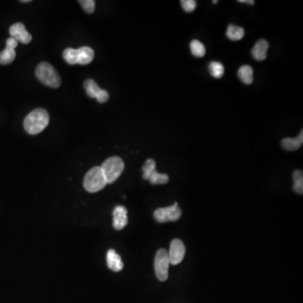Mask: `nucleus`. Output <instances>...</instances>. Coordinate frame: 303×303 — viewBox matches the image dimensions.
Segmentation results:
<instances>
[{
    "mask_svg": "<svg viewBox=\"0 0 303 303\" xmlns=\"http://www.w3.org/2000/svg\"><path fill=\"white\" fill-rule=\"evenodd\" d=\"M106 260H107L108 267L110 268V270L115 272L123 270L124 264L120 255H118L115 250H110L108 251Z\"/></svg>",
    "mask_w": 303,
    "mask_h": 303,
    "instance_id": "nucleus-12",
    "label": "nucleus"
},
{
    "mask_svg": "<svg viewBox=\"0 0 303 303\" xmlns=\"http://www.w3.org/2000/svg\"><path fill=\"white\" fill-rule=\"evenodd\" d=\"M154 170H156L155 161L152 159V158H149V159L146 161V163L143 166V178L148 180L149 176Z\"/></svg>",
    "mask_w": 303,
    "mask_h": 303,
    "instance_id": "nucleus-23",
    "label": "nucleus"
},
{
    "mask_svg": "<svg viewBox=\"0 0 303 303\" xmlns=\"http://www.w3.org/2000/svg\"><path fill=\"white\" fill-rule=\"evenodd\" d=\"M16 52L12 46H6V48L0 52V64L8 65L13 63L16 58Z\"/></svg>",
    "mask_w": 303,
    "mask_h": 303,
    "instance_id": "nucleus-16",
    "label": "nucleus"
},
{
    "mask_svg": "<svg viewBox=\"0 0 303 303\" xmlns=\"http://www.w3.org/2000/svg\"><path fill=\"white\" fill-rule=\"evenodd\" d=\"M37 79L46 86L58 88L61 85V78L54 67L48 63H41L36 69Z\"/></svg>",
    "mask_w": 303,
    "mask_h": 303,
    "instance_id": "nucleus-3",
    "label": "nucleus"
},
{
    "mask_svg": "<svg viewBox=\"0 0 303 303\" xmlns=\"http://www.w3.org/2000/svg\"><path fill=\"white\" fill-rule=\"evenodd\" d=\"M148 180L150 181L152 185H163L168 183L169 177L166 173H158L157 170H154L151 173Z\"/></svg>",
    "mask_w": 303,
    "mask_h": 303,
    "instance_id": "nucleus-18",
    "label": "nucleus"
},
{
    "mask_svg": "<svg viewBox=\"0 0 303 303\" xmlns=\"http://www.w3.org/2000/svg\"><path fill=\"white\" fill-rule=\"evenodd\" d=\"M227 36L231 41H239L245 36V30L239 26L229 25L227 27Z\"/></svg>",
    "mask_w": 303,
    "mask_h": 303,
    "instance_id": "nucleus-17",
    "label": "nucleus"
},
{
    "mask_svg": "<svg viewBox=\"0 0 303 303\" xmlns=\"http://www.w3.org/2000/svg\"><path fill=\"white\" fill-rule=\"evenodd\" d=\"M107 185V181L102 168L99 166L92 168L84 177V186L89 193H95L101 191Z\"/></svg>",
    "mask_w": 303,
    "mask_h": 303,
    "instance_id": "nucleus-2",
    "label": "nucleus"
},
{
    "mask_svg": "<svg viewBox=\"0 0 303 303\" xmlns=\"http://www.w3.org/2000/svg\"><path fill=\"white\" fill-rule=\"evenodd\" d=\"M303 143V133L300 132V134L295 138H284L281 141V146L286 151H295L300 148Z\"/></svg>",
    "mask_w": 303,
    "mask_h": 303,
    "instance_id": "nucleus-13",
    "label": "nucleus"
},
{
    "mask_svg": "<svg viewBox=\"0 0 303 303\" xmlns=\"http://www.w3.org/2000/svg\"><path fill=\"white\" fill-rule=\"evenodd\" d=\"M191 53L196 57H203L206 55V47L198 40H194L191 42Z\"/></svg>",
    "mask_w": 303,
    "mask_h": 303,
    "instance_id": "nucleus-19",
    "label": "nucleus"
},
{
    "mask_svg": "<svg viewBox=\"0 0 303 303\" xmlns=\"http://www.w3.org/2000/svg\"><path fill=\"white\" fill-rule=\"evenodd\" d=\"M186 254V247L184 243L179 239H173L170 244V249L168 252V257L170 264L178 265L182 262Z\"/></svg>",
    "mask_w": 303,
    "mask_h": 303,
    "instance_id": "nucleus-8",
    "label": "nucleus"
},
{
    "mask_svg": "<svg viewBox=\"0 0 303 303\" xmlns=\"http://www.w3.org/2000/svg\"><path fill=\"white\" fill-rule=\"evenodd\" d=\"M100 167L104 172L107 184H111L120 177L124 170L125 164L120 157H111L107 158Z\"/></svg>",
    "mask_w": 303,
    "mask_h": 303,
    "instance_id": "nucleus-4",
    "label": "nucleus"
},
{
    "mask_svg": "<svg viewBox=\"0 0 303 303\" xmlns=\"http://www.w3.org/2000/svg\"><path fill=\"white\" fill-rule=\"evenodd\" d=\"M180 3L186 12L191 13L196 10V1L195 0H181Z\"/></svg>",
    "mask_w": 303,
    "mask_h": 303,
    "instance_id": "nucleus-25",
    "label": "nucleus"
},
{
    "mask_svg": "<svg viewBox=\"0 0 303 303\" xmlns=\"http://www.w3.org/2000/svg\"><path fill=\"white\" fill-rule=\"evenodd\" d=\"M10 34L11 37L16 39V41L22 42L23 44H28L32 40V36L22 23L14 24L10 28Z\"/></svg>",
    "mask_w": 303,
    "mask_h": 303,
    "instance_id": "nucleus-9",
    "label": "nucleus"
},
{
    "mask_svg": "<svg viewBox=\"0 0 303 303\" xmlns=\"http://www.w3.org/2000/svg\"><path fill=\"white\" fill-rule=\"evenodd\" d=\"M128 210L123 206H117L113 211V227L122 230L128 225Z\"/></svg>",
    "mask_w": 303,
    "mask_h": 303,
    "instance_id": "nucleus-10",
    "label": "nucleus"
},
{
    "mask_svg": "<svg viewBox=\"0 0 303 303\" xmlns=\"http://www.w3.org/2000/svg\"><path fill=\"white\" fill-rule=\"evenodd\" d=\"M269 43L265 39H260L256 42L252 49V55L257 61H264L267 56Z\"/></svg>",
    "mask_w": 303,
    "mask_h": 303,
    "instance_id": "nucleus-11",
    "label": "nucleus"
},
{
    "mask_svg": "<svg viewBox=\"0 0 303 303\" xmlns=\"http://www.w3.org/2000/svg\"><path fill=\"white\" fill-rule=\"evenodd\" d=\"M293 180H294V186L293 188L295 192L298 194H302L303 192V173L302 171L296 169L293 172Z\"/></svg>",
    "mask_w": 303,
    "mask_h": 303,
    "instance_id": "nucleus-20",
    "label": "nucleus"
},
{
    "mask_svg": "<svg viewBox=\"0 0 303 303\" xmlns=\"http://www.w3.org/2000/svg\"><path fill=\"white\" fill-rule=\"evenodd\" d=\"M78 51V64L86 65L93 61L94 57V50L89 46H83L77 49Z\"/></svg>",
    "mask_w": 303,
    "mask_h": 303,
    "instance_id": "nucleus-14",
    "label": "nucleus"
},
{
    "mask_svg": "<svg viewBox=\"0 0 303 303\" xmlns=\"http://www.w3.org/2000/svg\"><path fill=\"white\" fill-rule=\"evenodd\" d=\"M209 72L215 79H221L224 74V67L221 63L212 62L209 64Z\"/></svg>",
    "mask_w": 303,
    "mask_h": 303,
    "instance_id": "nucleus-21",
    "label": "nucleus"
},
{
    "mask_svg": "<svg viewBox=\"0 0 303 303\" xmlns=\"http://www.w3.org/2000/svg\"><path fill=\"white\" fill-rule=\"evenodd\" d=\"M49 124V114L44 109L32 110L24 120V128L26 133L36 135L41 133Z\"/></svg>",
    "mask_w": 303,
    "mask_h": 303,
    "instance_id": "nucleus-1",
    "label": "nucleus"
},
{
    "mask_svg": "<svg viewBox=\"0 0 303 303\" xmlns=\"http://www.w3.org/2000/svg\"><path fill=\"white\" fill-rule=\"evenodd\" d=\"M181 210L178 207V202H175L170 207L158 208L154 212V218L158 222H175L181 217Z\"/></svg>",
    "mask_w": 303,
    "mask_h": 303,
    "instance_id": "nucleus-6",
    "label": "nucleus"
},
{
    "mask_svg": "<svg viewBox=\"0 0 303 303\" xmlns=\"http://www.w3.org/2000/svg\"><path fill=\"white\" fill-rule=\"evenodd\" d=\"M238 2L242 4H247V5H250V6H253L255 4L254 0H239Z\"/></svg>",
    "mask_w": 303,
    "mask_h": 303,
    "instance_id": "nucleus-26",
    "label": "nucleus"
},
{
    "mask_svg": "<svg viewBox=\"0 0 303 303\" xmlns=\"http://www.w3.org/2000/svg\"><path fill=\"white\" fill-rule=\"evenodd\" d=\"M237 75L244 84H251L254 82V70L249 65L241 67L238 69Z\"/></svg>",
    "mask_w": 303,
    "mask_h": 303,
    "instance_id": "nucleus-15",
    "label": "nucleus"
},
{
    "mask_svg": "<svg viewBox=\"0 0 303 303\" xmlns=\"http://www.w3.org/2000/svg\"><path fill=\"white\" fill-rule=\"evenodd\" d=\"M84 87L86 89L87 94L91 98H95L99 103H105L110 98L108 92L100 89L93 79H87L84 83Z\"/></svg>",
    "mask_w": 303,
    "mask_h": 303,
    "instance_id": "nucleus-7",
    "label": "nucleus"
},
{
    "mask_svg": "<svg viewBox=\"0 0 303 303\" xmlns=\"http://www.w3.org/2000/svg\"><path fill=\"white\" fill-rule=\"evenodd\" d=\"M64 58L68 64L74 65L78 64V51L77 49L67 48L64 51Z\"/></svg>",
    "mask_w": 303,
    "mask_h": 303,
    "instance_id": "nucleus-22",
    "label": "nucleus"
},
{
    "mask_svg": "<svg viewBox=\"0 0 303 303\" xmlns=\"http://www.w3.org/2000/svg\"><path fill=\"white\" fill-rule=\"evenodd\" d=\"M169 265L170 261L167 250L164 249L158 250L154 260V270L157 277L160 281H165L168 279Z\"/></svg>",
    "mask_w": 303,
    "mask_h": 303,
    "instance_id": "nucleus-5",
    "label": "nucleus"
},
{
    "mask_svg": "<svg viewBox=\"0 0 303 303\" xmlns=\"http://www.w3.org/2000/svg\"><path fill=\"white\" fill-rule=\"evenodd\" d=\"M79 3L87 13H94V8H95V2L94 0H80Z\"/></svg>",
    "mask_w": 303,
    "mask_h": 303,
    "instance_id": "nucleus-24",
    "label": "nucleus"
},
{
    "mask_svg": "<svg viewBox=\"0 0 303 303\" xmlns=\"http://www.w3.org/2000/svg\"><path fill=\"white\" fill-rule=\"evenodd\" d=\"M21 2H22V3H29V2H31V1H30V0H22Z\"/></svg>",
    "mask_w": 303,
    "mask_h": 303,
    "instance_id": "nucleus-27",
    "label": "nucleus"
},
{
    "mask_svg": "<svg viewBox=\"0 0 303 303\" xmlns=\"http://www.w3.org/2000/svg\"><path fill=\"white\" fill-rule=\"evenodd\" d=\"M212 3L214 4V5H217V4L218 3V1L215 0V1H212Z\"/></svg>",
    "mask_w": 303,
    "mask_h": 303,
    "instance_id": "nucleus-28",
    "label": "nucleus"
}]
</instances>
